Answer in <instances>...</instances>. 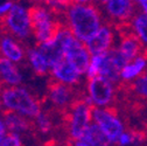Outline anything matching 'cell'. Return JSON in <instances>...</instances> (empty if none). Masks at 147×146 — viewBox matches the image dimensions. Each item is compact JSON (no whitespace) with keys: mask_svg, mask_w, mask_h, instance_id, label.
<instances>
[{"mask_svg":"<svg viewBox=\"0 0 147 146\" xmlns=\"http://www.w3.org/2000/svg\"><path fill=\"white\" fill-rule=\"evenodd\" d=\"M7 133V126H6V123L4 119L0 118V146L3 145V141H4V138Z\"/></svg>","mask_w":147,"mask_h":146,"instance_id":"obj_22","label":"cell"},{"mask_svg":"<svg viewBox=\"0 0 147 146\" xmlns=\"http://www.w3.org/2000/svg\"><path fill=\"white\" fill-rule=\"evenodd\" d=\"M105 1H106V0H96V4L100 6V5H103V4L105 3Z\"/></svg>","mask_w":147,"mask_h":146,"instance_id":"obj_26","label":"cell"},{"mask_svg":"<svg viewBox=\"0 0 147 146\" xmlns=\"http://www.w3.org/2000/svg\"><path fill=\"white\" fill-rule=\"evenodd\" d=\"M32 22V32L38 43L51 41L56 36L62 24H65V18L59 19V15L47 5H34L29 9Z\"/></svg>","mask_w":147,"mask_h":146,"instance_id":"obj_3","label":"cell"},{"mask_svg":"<svg viewBox=\"0 0 147 146\" xmlns=\"http://www.w3.org/2000/svg\"><path fill=\"white\" fill-rule=\"evenodd\" d=\"M20 145H22V141L19 133H15V132L6 133L3 141V146H20Z\"/></svg>","mask_w":147,"mask_h":146,"instance_id":"obj_20","label":"cell"},{"mask_svg":"<svg viewBox=\"0 0 147 146\" xmlns=\"http://www.w3.org/2000/svg\"><path fill=\"white\" fill-rule=\"evenodd\" d=\"M65 59L75 67L81 74H86L91 62V54L84 42L74 38L67 47Z\"/></svg>","mask_w":147,"mask_h":146,"instance_id":"obj_11","label":"cell"},{"mask_svg":"<svg viewBox=\"0 0 147 146\" xmlns=\"http://www.w3.org/2000/svg\"><path fill=\"white\" fill-rule=\"evenodd\" d=\"M127 144H132V138H131L130 132L124 131L118 140V145H127Z\"/></svg>","mask_w":147,"mask_h":146,"instance_id":"obj_21","label":"cell"},{"mask_svg":"<svg viewBox=\"0 0 147 146\" xmlns=\"http://www.w3.org/2000/svg\"><path fill=\"white\" fill-rule=\"evenodd\" d=\"M1 104H3V103H1V102H0V110H1Z\"/></svg>","mask_w":147,"mask_h":146,"instance_id":"obj_28","label":"cell"},{"mask_svg":"<svg viewBox=\"0 0 147 146\" xmlns=\"http://www.w3.org/2000/svg\"><path fill=\"white\" fill-rule=\"evenodd\" d=\"M15 62L0 55V82L6 85H19L22 82V76Z\"/></svg>","mask_w":147,"mask_h":146,"instance_id":"obj_17","label":"cell"},{"mask_svg":"<svg viewBox=\"0 0 147 146\" xmlns=\"http://www.w3.org/2000/svg\"><path fill=\"white\" fill-rule=\"evenodd\" d=\"M92 120L100 126L110 143L118 144V140L125 129L124 124L119 119V112L116 106L110 105L104 109H99V106L95 105L92 109Z\"/></svg>","mask_w":147,"mask_h":146,"instance_id":"obj_6","label":"cell"},{"mask_svg":"<svg viewBox=\"0 0 147 146\" xmlns=\"http://www.w3.org/2000/svg\"><path fill=\"white\" fill-rule=\"evenodd\" d=\"M0 99L8 110L16 111L29 118H35L40 112V102L28 90L18 85H8L0 91Z\"/></svg>","mask_w":147,"mask_h":146,"instance_id":"obj_4","label":"cell"},{"mask_svg":"<svg viewBox=\"0 0 147 146\" xmlns=\"http://www.w3.org/2000/svg\"><path fill=\"white\" fill-rule=\"evenodd\" d=\"M95 104L89 95H85L74 102L64 112H62V124L67 131L69 140L75 144L92 120V109Z\"/></svg>","mask_w":147,"mask_h":146,"instance_id":"obj_2","label":"cell"},{"mask_svg":"<svg viewBox=\"0 0 147 146\" xmlns=\"http://www.w3.org/2000/svg\"><path fill=\"white\" fill-rule=\"evenodd\" d=\"M34 120V126H35V130L36 131H40L42 135H47L53 129V118L49 114L46 112H40L35 118H33Z\"/></svg>","mask_w":147,"mask_h":146,"instance_id":"obj_19","label":"cell"},{"mask_svg":"<svg viewBox=\"0 0 147 146\" xmlns=\"http://www.w3.org/2000/svg\"><path fill=\"white\" fill-rule=\"evenodd\" d=\"M117 90L124 99H136L147 105V68L132 80H121Z\"/></svg>","mask_w":147,"mask_h":146,"instance_id":"obj_10","label":"cell"},{"mask_svg":"<svg viewBox=\"0 0 147 146\" xmlns=\"http://www.w3.org/2000/svg\"><path fill=\"white\" fill-rule=\"evenodd\" d=\"M136 3H138L141 7H142V9H144V12H146L147 13V0H134Z\"/></svg>","mask_w":147,"mask_h":146,"instance_id":"obj_24","label":"cell"},{"mask_svg":"<svg viewBox=\"0 0 147 146\" xmlns=\"http://www.w3.org/2000/svg\"><path fill=\"white\" fill-rule=\"evenodd\" d=\"M0 55L18 63L22 62L26 57V51L21 45L18 43L11 35L4 34L0 38Z\"/></svg>","mask_w":147,"mask_h":146,"instance_id":"obj_15","label":"cell"},{"mask_svg":"<svg viewBox=\"0 0 147 146\" xmlns=\"http://www.w3.org/2000/svg\"><path fill=\"white\" fill-rule=\"evenodd\" d=\"M12 6H13V4L12 3H5V4H3V5H0V16L1 15H4L5 13H7L11 8H12Z\"/></svg>","mask_w":147,"mask_h":146,"instance_id":"obj_23","label":"cell"},{"mask_svg":"<svg viewBox=\"0 0 147 146\" xmlns=\"http://www.w3.org/2000/svg\"><path fill=\"white\" fill-rule=\"evenodd\" d=\"M27 57L28 61L33 68V70L36 72V75L45 76L50 71V66L43 54L36 48V49H29L27 51Z\"/></svg>","mask_w":147,"mask_h":146,"instance_id":"obj_18","label":"cell"},{"mask_svg":"<svg viewBox=\"0 0 147 146\" xmlns=\"http://www.w3.org/2000/svg\"><path fill=\"white\" fill-rule=\"evenodd\" d=\"M92 0H74V3H80V4H85V3H91Z\"/></svg>","mask_w":147,"mask_h":146,"instance_id":"obj_25","label":"cell"},{"mask_svg":"<svg viewBox=\"0 0 147 146\" xmlns=\"http://www.w3.org/2000/svg\"><path fill=\"white\" fill-rule=\"evenodd\" d=\"M47 89V96L50 105L54 110H57L60 112H64L76 99L85 96V94L76 89V85H69L51 77L49 80Z\"/></svg>","mask_w":147,"mask_h":146,"instance_id":"obj_7","label":"cell"},{"mask_svg":"<svg viewBox=\"0 0 147 146\" xmlns=\"http://www.w3.org/2000/svg\"><path fill=\"white\" fill-rule=\"evenodd\" d=\"M134 3V0H106L103 5L98 6L104 9V13H102L105 14V22L117 27L132 20L137 13Z\"/></svg>","mask_w":147,"mask_h":146,"instance_id":"obj_8","label":"cell"},{"mask_svg":"<svg viewBox=\"0 0 147 146\" xmlns=\"http://www.w3.org/2000/svg\"><path fill=\"white\" fill-rule=\"evenodd\" d=\"M65 24L82 42H86L102 26L103 13L96 3H74L65 13Z\"/></svg>","mask_w":147,"mask_h":146,"instance_id":"obj_1","label":"cell"},{"mask_svg":"<svg viewBox=\"0 0 147 146\" xmlns=\"http://www.w3.org/2000/svg\"><path fill=\"white\" fill-rule=\"evenodd\" d=\"M0 29L4 34L15 36L19 40L27 39L33 33L28 9L22 5L13 4L12 8L0 18Z\"/></svg>","mask_w":147,"mask_h":146,"instance_id":"obj_5","label":"cell"},{"mask_svg":"<svg viewBox=\"0 0 147 146\" xmlns=\"http://www.w3.org/2000/svg\"><path fill=\"white\" fill-rule=\"evenodd\" d=\"M50 74L51 78L69 85H78L82 75L65 57L56 62L50 68Z\"/></svg>","mask_w":147,"mask_h":146,"instance_id":"obj_13","label":"cell"},{"mask_svg":"<svg viewBox=\"0 0 147 146\" xmlns=\"http://www.w3.org/2000/svg\"><path fill=\"white\" fill-rule=\"evenodd\" d=\"M109 138L104 133V131L100 129V126L97 123L90 124L82 137L75 141V145L77 146H98V145H110Z\"/></svg>","mask_w":147,"mask_h":146,"instance_id":"obj_16","label":"cell"},{"mask_svg":"<svg viewBox=\"0 0 147 146\" xmlns=\"http://www.w3.org/2000/svg\"><path fill=\"white\" fill-rule=\"evenodd\" d=\"M109 80L103 76H95L88 78V95L96 106L105 107L112 105L116 98L115 88Z\"/></svg>","mask_w":147,"mask_h":146,"instance_id":"obj_9","label":"cell"},{"mask_svg":"<svg viewBox=\"0 0 147 146\" xmlns=\"http://www.w3.org/2000/svg\"><path fill=\"white\" fill-rule=\"evenodd\" d=\"M144 125H145V127H146V130H147V120H146V122H144Z\"/></svg>","mask_w":147,"mask_h":146,"instance_id":"obj_27","label":"cell"},{"mask_svg":"<svg viewBox=\"0 0 147 146\" xmlns=\"http://www.w3.org/2000/svg\"><path fill=\"white\" fill-rule=\"evenodd\" d=\"M3 119L6 123L7 130L9 132H15V133H28L35 130L34 122L29 120V117L21 115L13 110H6L3 114Z\"/></svg>","mask_w":147,"mask_h":146,"instance_id":"obj_14","label":"cell"},{"mask_svg":"<svg viewBox=\"0 0 147 146\" xmlns=\"http://www.w3.org/2000/svg\"><path fill=\"white\" fill-rule=\"evenodd\" d=\"M111 27L112 26L110 24L105 22V25L100 26V28L85 42V46L88 47L91 55L105 53L112 48L115 36Z\"/></svg>","mask_w":147,"mask_h":146,"instance_id":"obj_12","label":"cell"}]
</instances>
